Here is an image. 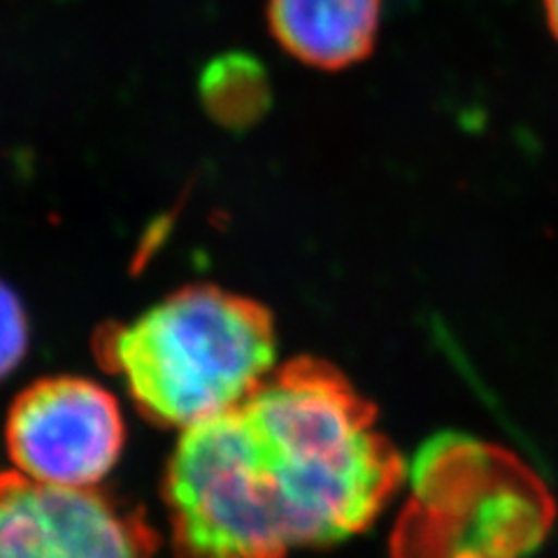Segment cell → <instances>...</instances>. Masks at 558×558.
Instances as JSON below:
<instances>
[{
  "label": "cell",
  "instance_id": "obj_3",
  "mask_svg": "<svg viewBox=\"0 0 558 558\" xmlns=\"http://www.w3.org/2000/svg\"><path fill=\"white\" fill-rule=\"evenodd\" d=\"M408 475L412 500L393 558H523L556 517L543 480L512 453L465 435L428 442Z\"/></svg>",
  "mask_w": 558,
  "mask_h": 558
},
{
  "label": "cell",
  "instance_id": "obj_6",
  "mask_svg": "<svg viewBox=\"0 0 558 558\" xmlns=\"http://www.w3.org/2000/svg\"><path fill=\"white\" fill-rule=\"evenodd\" d=\"M266 16L291 59L338 73L375 51L381 0H266Z\"/></svg>",
  "mask_w": 558,
  "mask_h": 558
},
{
  "label": "cell",
  "instance_id": "obj_1",
  "mask_svg": "<svg viewBox=\"0 0 558 558\" xmlns=\"http://www.w3.org/2000/svg\"><path fill=\"white\" fill-rule=\"evenodd\" d=\"M408 475L377 412L338 368L301 356L242 405L182 428L166 470L182 558H287L368 529Z\"/></svg>",
  "mask_w": 558,
  "mask_h": 558
},
{
  "label": "cell",
  "instance_id": "obj_5",
  "mask_svg": "<svg viewBox=\"0 0 558 558\" xmlns=\"http://www.w3.org/2000/svg\"><path fill=\"white\" fill-rule=\"evenodd\" d=\"M147 521L96 486L0 475V558H156Z\"/></svg>",
  "mask_w": 558,
  "mask_h": 558
},
{
  "label": "cell",
  "instance_id": "obj_7",
  "mask_svg": "<svg viewBox=\"0 0 558 558\" xmlns=\"http://www.w3.org/2000/svg\"><path fill=\"white\" fill-rule=\"evenodd\" d=\"M198 96L215 124L226 131H250L270 112V73L250 51H223L201 70Z\"/></svg>",
  "mask_w": 558,
  "mask_h": 558
},
{
  "label": "cell",
  "instance_id": "obj_8",
  "mask_svg": "<svg viewBox=\"0 0 558 558\" xmlns=\"http://www.w3.org/2000/svg\"><path fill=\"white\" fill-rule=\"evenodd\" d=\"M28 326L24 307L14 291L0 282V379L8 377L24 359Z\"/></svg>",
  "mask_w": 558,
  "mask_h": 558
},
{
  "label": "cell",
  "instance_id": "obj_9",
  "mask_svg": "<svg viewBox=\"0 0 558 558\" xmlns=\"http://www.w3.org/2000/svg\"><path fill=\"white\" fill-rule=\"evenodd\" d=\"M543 10H545L547 26L554 38L558 40V0H543Z\"/></svg>",
  "mask_w": 558,
  "mask_h": 558
},
{
  "label": "cell",
  "instance_id": "obj_4",
  "mask_svg": "<svg viewBox=\"0 0 558 558\" xmlns=\"http://www.w3.org/2000/svg\"><path fill=\"white\" fill-rule=\"evenodd\" d=\"M8 447L16 470L51 486H96L124 447V422L112 393L77 377L35 381L14 400Z\"/></svg>",
  "mask_w": 558,
  "mask_h": 558
},
{
  "label": "cell",
  "instance_id": "obj_2",
  "mask_svg": "<svg viewBox=\"0 0 558 558\" xmlns=\"http://www.w3.org/2000/svg\"><path fill=\"white\" fill-rule=\"evenodd\" d=\"M100 363L159 426L189 428L242 405L275 368L272 314L215 284L170 293L96 338Z\"/></svg>",
  "mask_w": 558,
  "mask_h": 558
}]
</instances>
